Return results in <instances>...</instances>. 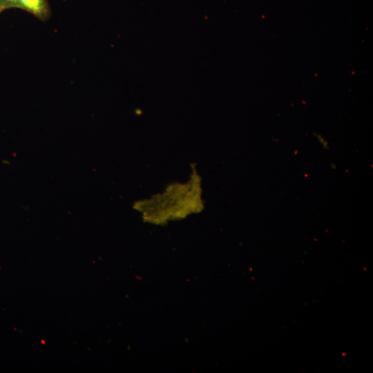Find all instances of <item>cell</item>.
<instances>
[{
	"mask_svg": "<svg viewBox=\"0 0 373 373\" xmlns=\"http://www.w3.org/2000/svg\"><path fill=\"white\" fill-rule=\"evenodd\" d=\"M200 188V182L191 180L188 184H180L175 197L178 185L175 184L165 193L138 204L137 208L145 221L156 224L183 218L202 209Z\"/></svg>",
	"mask_w": 373,
	"mask_h": 373,
	"instance_id": "obj_1",
	"label": "cell"
},
{
	"mask_svg": "<svg viewBox=\"0 0 373 373\" xmlns=\"http://www.w3.org/2000/svg\"><path fill=\"white\" fill-rule=\"evenodd\" d=\"M6 8L5 0H0V12Z\"/></svg>",
	"mask_w": 373,
	"mask_h": 373,
	"instance_id": "obj_3",
	"label": "cell"
},
{
	"mask_svg": "<svg viewBox=\"0 0 373 373\" xmlns=\"http://www.w3.org/2000/svg\"><path fill=\"white\" fill-rule=\"evenodd\" d=\"M6 8L22 9L40 20L49 17L50 8L46 0H5Z\"/></svg>",
	"mask_w": 373,
	"mask_h": 373,
	"instance_id": "obj_2",
	"label": "cell"
}]
</instances>
